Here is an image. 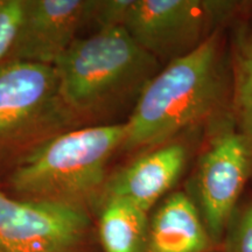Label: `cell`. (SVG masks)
Returning <instances> with one entry per match:
<instances>
[{
    "instance_id": "8",
    "label": "cell",
    "mask_w": 252,
    "mask_h": 252,
    "mask_svg": "<svg viewBox=\"0 0 252 252\" xmlns=\"http://www.w3.org/2000/svg\"><path fill=\"white\" fill-rule=\"evenodd\" d=\"M94 1L91 0H25L24 14L8 61L54 65L78 37Z\"/></svg>"
},
{
    "instance_id": "9",
    "label": "cell",
    "mask_w": 252,
    "mask_h": 252,
    "mask_svg": "<svg viewBox=\"0 0 252 252\" xmlns=\"http://www.w3.org/2000/svg\"><path fill=\"white\" fill-rule=\"evenodd\" d=\"M184 144L169 141L138 157L106 181L105 197L130 201L146 213L156 207L180 178L187 162Z\"/></svg>"
},
{
    "instance_id": "6",
    "label": "cell",
    "mask_w": 252,
    "mask_h": 252,
    "mask_svg": "<svg viewBox=\"0 0 252 252\" xmlns=\"http://www.w3.org/2000/svg\"><path fill=\"white\" fill-rule=\"evenodd\" d=\"M89 226L82 207L18 200L0 191V252H81Z\"/></svg>"
},
{
    "instance_id": "4",
    "label": "cell",
    "mask_w": 252,
    "mask_h": 252,
    "mask_svg": "<svg viewBox=\"0 0 252 252\" xmlns=\"http://www.w3.org/2000/svg\"><path fill=\"white\" fill-rule=\"evenodd\" d=\"M72 118L54 65L13 60L0 67V156L36 146Z\"/></svg>"
},
{
    "instance_id": "13",
    "label": "cell",
    "mask_w": 252,
    "mask_h": 252,
    "mask_svg": "<svg viewBox=\"0 0 252 252\" xmlns=\"http://www.w3.org/2000/svg\"><path fill=\"white\" fill-rule=\"evenodd\" d=\"M220 245L224 252H252V201L237 207Z\"/></svg>"
},
{
    "instance_id": "2",
    "label": "cell",
    "mask_w": 252,
    "mask_h": 252,
    "mask_svg": "<svg viewBox=\"0 0 252 252\" xmlns=\"http://www.w3.org/2000/svg\"><path fill=\"white\" fill-rule=\"evenodd\" d=\"M127 134L122 124L65 130L28 151L11 175L12 187L25 200L84 203L105 187L106 167Z\"/></svg>"
},
{
    "instance_id": "3",
    "label": "cell",
    "mask_w": 252,
    "mask_h": 252,
    "mask_svg": "<svg viewBox=\"0 0 252 252\" xmlns=\"http://www.w3.org/2000/svg\"><path fill=\"white\" fill-rule=\"evenodd\" d=\"M158 60L134 42L123 26L98 30L75 41L54 64L59 90L74 117L99 112L156 75Z\"/></svg>"
},
{
    "instance_id": "11",
    "label": "cell",
    "mask_w": 252,
    "mask_h": 252,
    "mask_svg": "<svg viewBox=\"0 0 252 252\" xmlns=\"http://www.w3.org/2000/svg\"><path fill=\"white\" fill-rule=\"evenodd\" d=\"M149 213L130 201L105 197L98 220L104 252H146Z\"/></svg>"
},
{
    "instance_id": "10",
    "label": "cell",
    "mask_w": 252,
    "mask_h": 252,
    "mask_svg": "<svg viewBox=\"0 0 252 252\" xmlns=\"http://www.w3.org/2000/svg\"><path fill=\"white\" fill-rule=\"evenodd\" d=\"M215 248L193 198L169 194L152 213L146 252H209Z\"/></svg>"
},
{
    "instance_id": "14",
    "label": "cell",
    "mask_w": 252,
    "mask_h": 252,
    "mask_svg": "<svg viewBox=\"0 0 252 252\" xmlns=\"http://www.w3.org/2000/svg\"><path fill=\"white\" fill-rule=\"evenodd\" d=\"M25 0H0V67L14 48L24 14Z\"/></svg>"
},
{
    "instance_id": "7",
    "label": "cell",
    "mask_w": 252,
    "mask_h": 252,
    "mask_svg": "<svg viewBox=\"0 0 252 252\" xmlns=\"http://www.w3.org/2000/svg\"><path fill=\"white\" fill-rule=\"evenodd\" d=\"M252 172V146L237 130L216 135L196 172V204L210 238L220 247Z\"/></svg>"
},
{
    "instance_id": "5",
    "label": "cell",
    "mask_w": 252,
    "mask_h": 252,
    "mask_svg": "<svg viewBox=\"0 0 252 252\" xmlns=\"http://www.w3.org/2000/svg\"><path fill=\"white\" fill-rule=\"evenodd\" d=\"M232 2L201 0H132L122 26L154 58L178 59L200 46Z\"/></svg>"
},
{
    "instance_id": "1",
    "label": "cell",
    "mask_w": 252,
    "mask_h": 252,
    "mask_svg": "<svg viewBox=\"0 0 252 252\" xmlns=\"http://www.w3.org/2000/svg\"><path fill=\"white\" fill-rule=\"evenodd\" d=\"M224 90L217 32L190 53L172 60L141 90L122 149H156L212 115Z\"/></svg>"
},
{
    "instance_id": "12",
    "label": "cell",
    "mask_w": 252,
    "mask_h": 252,
    "mask_svg": "<svg viewBox=\"0 0 252 252\" xmlns=\"http://www.w3.org/2000/svg\"><path fill=\"white\" fill-rule=\"evenodd\" d=\"M232 109L236 130L252 146V28L247 26L232 43Z\"/></svg>"
},
{
    "instance_id": "15",
    "label": "cell",
    "mask_w": 252,
    "mask_h": 252,
    "mask_svg": "<svg viewBox=\"0 0 252 252\" xmlns=\"http://www.w3.org/2000/svg\"><path fill=\"white\" fill-rule=\"evenodd\" d=\"M132 0H106L94 1L91 20L98 25V30L122 26Z\"/></svg>"
}]
</instances>
